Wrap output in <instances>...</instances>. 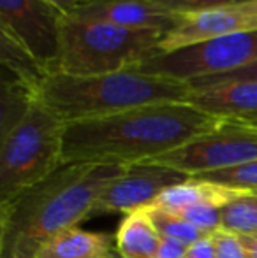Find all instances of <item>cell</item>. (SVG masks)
I'll use <instances>...</instances> for the list:
<instances>
[{
	"instance_id": "cell-1",
	"label": "cell",
	"mask_w": 257,
	"mask_h": 258,
	"mask_svg": "<svg viewBox=\"0 0 257 258\" xmlns=\"http://www.w3.org/2000/svg\"><path fill=\"white\" fill-rule=\"evenodd\" d=\"M220 123L189 102L141 105L104 118L67 123L62 162L118 165L153 162Z\"/></svg>"
},
{
	"instance_id": "cell-2",
	"label": "cell",
	"mask_w": 257,
	"mask_h": 258,
	"mask_svg": "<svg viewBox=\"0 0 257 258\" xmlns=\"http://www.w3.org/2000/svg\"><path fill=\"white\" fill-rule=\"evenodd\" d=\"M125 169L118 163H64L0 204V258H37L49 239L92 216L102 190Z\"/></svg>"
},
{
	"instance_id": "cell-3",
	"label": "cell",
	"mask_w": 257,
	"mask_h": 258,
	"mask_svg": "<svg viewBox=\"0 0 257 258\" xmlns=\"http://www.w3.org/2000/svg\"><path fill=\"white\" fill-rule=\"evenodd\" d=\"M190 95V83L127 69L99 76L53 72L42 81L37 100L67 125L141 105L187 102Z\"/></svg>"
},
{
	"instance_id": "cell-4",
	"label": "cell",
	"mask_w": 257,
	"mask_h": 258,
	"mask_svg": "<svg viewBox=\"0 0 257 258\" xmlns=\"http://www.w3.org/2000/svg\"><path fill=\"white\" fill-rule=\"evenodd\" d=\"M164 34L65 16L59 72L99 76L136 69L161 53Z\"/></svg>"
},
{
	"instance_id": "cell-5",
	"label": "cell",
	"mask_w": 257,
	"mask_h": 258,
	"mask_svg": "<svg viewBox=\"0 0 257 258\" xmlns=\"http://www.w3.org/2000/svg\"><path fill=\"white\" fill-rule=\"evenodd\" d=\"M65 123L39 100L0 137V204L55 172L62 162Z\"/></svg>"
},
{
	"instance_id": "cell-6",
	"label": "cell",
	"mask_w": 257,
	"mask_h": 258,
	"mask_svg": "<svg viewBox=\"0 0 257 258\" xmlns=\"http://www.w3.org/2000/svg\"><path fill=\"white\" fill-rule=\"evenodd\" d=\"M254 61H257V30H248L210 39L169 53H159L137 65L134 71L192 83L240 71Z\"/></svg>"
},
{
	"instance_id": "cell-7",
	"label": "cell",
	"mask_w": 257,
	"mask_h": 258,
	"mask_svg": "<svg viewBox=\"0 0 257 258\" xmlns=\"http://www.w3.org/2000/svg\"><path fill=\"white\" fill-rule=\"evenodd\" d=\"M257 160V126L222 121L210 132L153 160L190 177Z\"/></svg>"
},
{
	"instance_id": "cell-8",
	"label": "cell",
	"mask_w": 257,
	"mask_h": 258,
	"mask_svg": "<svg viewBox=\"0 0 257 258\" xmlns=\"http://www.w3.org/2000/svg\"><path fill=\"white\" fill-rule=\"evenodd\" d=\"M65 14L46 0H0V30L32 53L49 74L59 72Z\"/></svg>"
},
{
	"instance_id": "cell-9",
	"label": "cell",
	"mask_w": 257,
	"mask_h": 258,
	"mask_svg": "<svg viewBox=\"0 0 257 258\" xmlns=\"http://www.w3.org/2000/svg\"><path fill=\"white\" fill-rule=\"evenodd\" d=\"M185 172L157 162L127 165L125 172L111 181L93 206L92 216L108 213H136L155 204L166 190L189 181Z\"/></svg>"
},
{
	"instance_id": "cell-10",
	"label": "cell",
	"mask_w": 257,
	"mask_h": 258,
	"mask_svg": "<svg viewBox=\"0 0 257 258\" xmlns=\"http://www.w3.org/2000/svg\"><path fill=\"white\" fill-rule=\"evenodd\" d=\"M178 16V25L162 39L161 53L175 51L224 35L257 30V0Z\"/></svg>"
},
{
	"instance_id": "cell-11",
	"label": "cell",
	"mask_w": 257,
	"mask_h": 258,
	"mask_svg": "<svg viewBox=\"0 0 257 258\" xmlns=\"http://www.w3.org/2000/svg\"><path fill=\"white\" fill-rule=\"evenodd\" d=\"M220 121L257 126V79L226 81L192 88L187 100Z\"/></svg>"
},
{
	"instance_id": "cell-12",
	"label": "cell",
	"mask_w": 257,
	"mask_h": 258,
	"mask_svg": "<svg viewBox=\"0 0 257 258\" xmlns=\"http://www.w3.org/2000/svg\"><path fill=\"white\" fill-rule=\"evenodd\" d=\"M78 20L106 21L134 30H153L168 34L178 25V14L169 13L148 0H99L76 13L67 14Z\"/></svg>"
},
{
	"instance_id": "cell-13",
	"label": "cell",
	"mask_w": 257,
	"mask_h": 258,
	"mask_svg": "<svg viewBox=\"0 0 257 258\" xmlns=\"http://www.w3.org/2000/svg\"><path fill=\"white\" fill-rule=\"evenodd\" d=\"M117 249V237L78 227L57 234L41 248L37 258H95Z\"/></svg>"
},
{
	"instance_id": "cell-14",
	"label": "cell",
	"mask_w": 257,
	"mask_h": 258,
	"mask_svg": "<svg viewBox=\"0 0 257 258\" xmlns=\"http://www.w3.org/2000/svg\"><path fill=\"white\" fill-rule=\"evenodd\" d=\"M240 195H245V191L231 190V188L220 186V184L210 183V181L190 177L185 183L166 190L151 207L171 211V213H182L187 207L202 204V202H213V204L224 206Z\"/></svg>"
},
{
	"instance_id": "cell-15",
	"label": "cell",
	"mask_w": 257,
	"mask_h": 258,
	"mask_svg": "<svg viewBox=\"0 0 257 258\" xmlns=\"http://www.w3.org/2000/svg\"><path fill=\"white\" fill-rule=\"evenodd\" d=\"M115 237L122 258H155L162 244L161 234L146 209L127 214Z\"/></svg>"
},
{
	"instance_id": "cell-16",
	"label": "cell",
	"mask_w": 257,
	"mask_h": 258,
	"mask_svg": "<svg viewBox=\"0 0 257 258\" xmlns=\"http://www.w3.org/2000/svg\"><path fill=\"white\" fill-rule=\"evenodd\" d=\"M0 60H2L4 78L23 83L25 86L39 93L42 81L49 76V71L28 53L14 37L0 30Z\"/></svg>"
},
{
	"instance_id": "cell-17",
	"label": "cell",
	"mask_w": 257,
	"mask_h": 258,
	"mask_svg": "<svg viewBox=\"0 0 257 258\" xmlns=\"http://www.w3.org/2000/svg\"><path fill=\"white\" fill-rule=\"evenodd\" d=\"M222 228L236 235H257V194H245L222 206Z\"/></svg>"
},
{
	"instance_id": "cell-18",
	"label": "cell",
	"mask_w": 257,
	"mask_h": 258,
	"mask_svg": "<svg viewBox=\"0 0 257 258\" xmlns=\"http://www.w3.org/2000/svg\"><path fill=\"white\" fill-rule=\"evenodd\" d=\"M146 211L162 239H169V241L190 246L206 235L199 228H195L192 223H189L183 216H180L178 213L159 209V207H148Z\"/></svg>"
},
{
	"instance_id": "cell-19",
	"label": "cell",
	"mask_w": 257,
	"mask_h": 258,
	"mask_svg": "<svg viewBox=\"0 0 257 258\" xmlns=\"http://www.w3.org/2000/svg\"><path fill=\"white\" fill-rule=\"evenodd\" d=\"M194 177L231 188V190L245 191V194H257V160L229 167V169L215 170V172L199 174V176Z\"/></svg>"
},
{
	"instance_id": "cell-20",
	"label": "cell",
	"mask_w": 257,
	"mask_h": 258,
	"mask_svg": "<svg viewBox=\"0 0 257 258\" xmlns=\"http://www.w3.org/2000/svg\"><path fill=\"white\" fill-rule=\"evenodd\" d=\"M222 206L213 204V202H202L187 207L185 211L178 213L180 216L185 218L189 223H192L195 228L206 235H212L213 232L222 228Z\"/></svg>"
},
{
	"instance_id": "cell-21",
	"label": "cell",
	"mask_w": 257,
	"mask_h": 258,
	"mask_svg": "<svg viewBox=\"0 0 257 258\" xmlns=\"http://www.w3.org/2000/svg\"><path fill=\"white\" fill-rule=\"evenodd\" d=\"M153 6L175 14H189V13H201V11L217 9V7L233 6V4L250 2V0H148Z\"/></svg>"
},
{
	"instance_id": "cell-22",
	"label": "cell",
	"mask_w": 257,
	"mask_h": 258,
	"mask_svg": "<svg viewBox=\"0 0 257 258\" xmlns=\"http://www.w3.org/2000/svg\"><path fill=\"white\" fill-rule=\"evenodd\" d=\"M212 239L215 244L217 258H248L247 248L240 235L220 228V230L213 232Z\"/></svg>"
},
{
	"instance_id": "cell-23",
	"label": "cell",
	"mask_w": 257,
	"mask_h": 258,
	"mask_svg": "<svg viewBox=\"0 0 257 258\" xmlns=\"http://www.w3.org/2000/svg\"><path fill=\"white\" fill-rule=\"evenodd\" d=\"M241 79H257V61H254V63H250L248 67L240 69V71L229 72V74H222V76H213V78L197 79V81H192V83H190V86H192V88H201V86L215 85V83L241 81Z\"/></svg>"
},
{
	"instance_id": "cell-24",
	"label": "cell",
	"mask_w": 257,
	"mask_h": 258,
	"mask_svg": "<svg viewBox=\"0 0 257 258\" xmlns=\"http://www.w3.org/2000/svg\"><path fill=\"white\" fill-rule=\"evenodd\" d=\"M185 258H217L215 244H213L212 235H204V237L199 239L197 242L190 244L189 248H187Z\"/></svg>"
},
{
	"instance_id": "cell-25",
	"label": "cell",
	"mask_w": 257,
	"mask_h": 258,
	"mask_svg": "<svg viewBox=\"0 0 257 258\" xmlns=\"http://www.w3.org/2000/svg\"><path fill=\"white\" fill-rule=\"evenodd\" d=\"M187 248H189V246L182 244V242L162 239L161 249H159V253L155 258H185L187 256Z\"/></svg>"
},
{
	"instance_id": "cell-26",
	"label": "cell",
	"mask_w": 257,
	"mask_h": 258,
	"mask_svg": "<svg viewBox=\"0 0 257 258\" xmlns=\"http://www.w3.org/2000/svg\"><path fill=\"white\" fill-rule=\"evenodd\" d=\"M46 2H49L52 6H55L57 9L62 11L65 16H67V14L76 13V11L83 9V7L92 6V4L99 2V0H46Z\"/></svg>"
},
{
	"instance_id": "cell-27",
	"label": "cell",
	"mask_w": 257,
	"mask_h": 258,
	"mask_svg": "<svg viewBox=\"0 0 257 258\" xmlns=\"http://www.w3.org/2000/svg\"><path fill=\"white\" fill-rule=\"evenodd\" d=\"M247 248L248 258H257V235H240Z\"/></svg>"
},
{
	"instance_id": "cell-28",
	"label": "cell",
	"mask_w": 257,
	"mask_h": 258,
	"mask_svg": "<svg viewBox=\"0 0 257 258\" xmlns=\"http://www.w3.org/2000/svg\"><path fill=\"white\" fill-rule=\"evenodd\" d=\"M95 258H122V255L118 253V249H113V251L106 253V255H100V256H95Z\"/></svg>"
}]
</instances>
